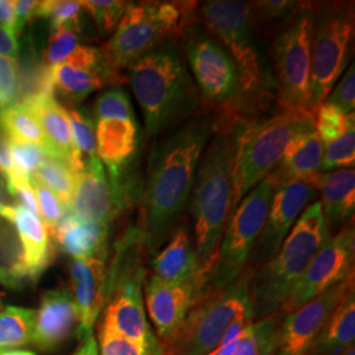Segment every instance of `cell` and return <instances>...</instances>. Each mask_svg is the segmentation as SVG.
I'll use <instances>...</instances> for the list:
<instances>
[{
	"label": "cell",
	"mask_w": 355,
	"mask_h": 355,
	"mask_svg": "<svg viewBox=\"0 0 355 355\" xmlns=\"http://www.w3.org/2000/svg\"><path fill=\"white\" fill-rule=\"evenodd\" d=\"M217 114L199 112L154 144L142 200L144 249L155 254L175 230L190 200L204 149L215 133Z\"/></svg>",
	"instance_id": "cell-1"
},
{
	"label": "cell",
	"mask_w": 355,
	"mask_h": 355,
	"mask_svg": "<svg viewBox=\"0 0 355 355\" xmlns=\"http://www.w3.org/2000/svg\"><path fill=\"white\" fill-rule=\"evenodd\" d=\"M236 120L217 114V127L202 154L187 204L195 224L193 245L202 293L217 261L233 207Z\"/></svg>",
	"instance_id": "cell-2"
},
{
	"label": "cell",
	"mask_w": 355,
	"mask_h": 355,
	"mask_svg": "<svg viewBox=\"0 0 355 355\" xmlns=\"http://www.w3.org/2000/svg\"><path fill=\"white\" fill-rule=\"evenodd\" d=\"M129 83L149 135L173 129L199 114L203 99L175 41H167L132 64Z\"/></svg>",
	"instance_id": "cell-3"
},
{
	"label": "cell",
	"mask_w": 355,
	"mask_h": 355,
	"mask_svg": "<svg viewBox=\"0 0 355 355\" xmlns=\"http://www.w3.org/2000/svg\"><path fill=\"white\" fill-rule=\"evenodd\" d=\"M328 239L329 227L321 204L315 202L299 216L277 254L250 277L249 290L257 321L282 311L292 288Z\"/></svg>",
	"instance_id": "cell-4"
},
{
	"label": "cell",
	"mask_w": 355,
	"mask_h": 355,
	"mask_svg": "<svg viewBox=\"0 0 355 355\" xmlns=\"http://www.w3.org/2000/svg\"><path fill=\"white\" fill-rule=\"evenodd\" d=\"M279 110L262 119L239 117L234 123L232 212L259 182L278 167L292 139L305 129L315 127V114L309 111Z\"/></svg>",
	"instance_id": "cell-5"
},
{
	"label": "cell",
	"mask_w": 355,
	"mask_h": 355,
	"mask_svg": "<svg viewBox=\"0 0 355 355\" xmlns=\"http://www.w3.org/2000/svg\"><path fill=\"white\" fill-rule=\"evenodd\" d=\"M196 10L198 3L192 1L132 3L101 51L105 62L116 74L129 69L167 41L182 37Z\"/></svg>",
	"instance_id": "cell-6"
},
{
	"label": "cell",
	"mask_w": 355,
	"mask_h": 355,
	"mask_svg": "<svg viewBox=\"0 0 355 355\" xmlns=\"http://www.w3.org/2000/svg\"><path fill=\"white\" fill-rule=\"evenodd\" d=\"M196 16H200L208 33L227 49L239 69L242 91V112L263 104L268 98L267 79L254 40L252 3L239 0H211L198 3Z\"/></svg>",
	"instance_id": "cell-7"
},
{
	"label": "cell",
	"mask_w": 355,
	"mask_h": 355,
	"mask_svg": "<svg viewBox=\"0 0 355 355\" xmlns=\"http://www.w3.org/2000/svg\"><path fill=\"white\" fill-rule=\"evenodd\" d=\"M250 275L224 288L205 292L193 304L177 336L164 345V355H207L215 350L229 325L240 318L254 320Z\"/></svg>",
	"instance_id": "cell-8"
},
{
	"label": "cell",
	"mask_w": 355,
	"mask_h": 355,
	"mask_svg": "<svg viewBox=\"0 0 355 355\" xmlns=\"http://www.w3.org/2000/svg\"><path fill=\"white\" fill-rule=\"evenodd\" d=\"M278 180L279 174L274 170L233 209L218 248L217 261L203 293L224 288L241 277L265 225Z\"/></svg>",
	"instance_id": "cell-9"
},
{
	"label": "cell",
	"mask_w": 355,
	"mask_h": 355,
	"mask_svg": "<svg viewBox=\"0 0 355 355\" xmlns=\"http://www.w3.org/2000/svg\"><path fill=\"white\" fill-rule=\"evenodd\" d=\"M354 36L353 4L329 3L313 11L309 110L316 112L347 69Z\"/></svg>",
	"instance_id": "cell-10"
},
{
	"label": "cell",
	"mask_w": 355,
	"mask_h": 355,
	"mask_svg": "<svg viewBox=\"0 0 355 355\" xmlns=\"http://www.w3.org/2000/svg\"><path fill=\"white\" fill-rule=\"evenodd\" d=\"M315 7L304 4L287 20L271 46L277 103L283 110L309 111L311 48ZM313 114V112H312Z\"/></svg>",
	"instance_id": "cell-11"
},
{
	"label": "cell",
	"mask_w": 355,
	"mask_h": 355,
	"mask_svg": "<svg viewBox=\"0 0 355 355\" xmlns=\"http://www.w3.org/2000/svg\"><path fill=\"white\" fill-rule=\"evenodd\" d=\"M184 55L202 99L220 116L240 117L241 80L239 69L227 49L200 28L190 26L184 33Z\"/></svg>",
	"instance_id": "cell-12"
},
{
	"label": "cell",
	"mask_w": 355,
	"mask_h": 355,
	"mask_svg": "<svg viewBox=\"0 0 355 355\" xmlns=\"http://www.w3.org/2000/svg\"><path fill=\"white\" fill-rule=\"evenodd\" d=\"M352 290L354 275L288 312L275 328L270 355H309L331 313Z\"/></svg>",
	"instance_id": "cell-13"
},
{
	"label": "cell",
	"mask_w": 355,
	"mask_h": 355,
	"mask_svg": "<svg viewBox=\"0 0 355 355\" xmlns=\"http://www.w3.org/2000/svg\"><path fill=\"white\" fill-rule=\"evenodd\" d=\"M354 227H343L320 248L295 287L282 311L288 313L354 275Z\"/></svg>",
	"instance_id": "cell-14"
},
{
	"label": "cell",
	"mask_w": 355,
	"mask_h": 355,
	"mask_svg": "<svg viewBox=\"0 0 355 355\" xmlns=\"http://www.w3.org/2000/svg\"><path fill=\"white\" fill-rule=\"evenodd\" d=\"M316 193L318 189L312 183L279 175L265 225L252 252L253 271L267 263L277 254L297 221V217L315 199Z\"/></svg>",
	"instance_id": "cell-15"
},
{
	"label": "cell",
	"mask_w": 355,
	"mask_h": 355,
	"mask_svg": "<svg viewBox=\"0 0 355 355\" xmlns=\"http://www.w3.org/2000/svg\"><path fill=\"white\" fill-rule=\"evenodd\" d=\"M127 203L120 173L107 174L102 161L92 157L76 173L69 211L82 220L108 225Z\"/></svg>",
	"instance_id": "cell-16"
},
{
	"label": "cell",
	"mask_w": 355,
	"mask_h": 355,
	"mask_svg": "<svg viewBox=\"0 0 355 355\" xmlns=\"http://www.w3.org/2000/svg\"><path fill=\"white\" fill-rule=\"evenodd\" d=\"M144 282L145 270L140 268L114 284L108 293L111 300L104 312L103 327L164 355L162 345L157 343L146 320L142 300Z\"/></svg>",
	"instance_id": "cell-17"
},
{
	"label": "cell",
	"mask_w": 355,
	"mask_h": 355,
	"mask_svg": "<svg viewBox=\"0 0 355 355\" xmlns=\"http://www.w3.org/2000/svg\"><path fill=\"white\" fill-rule=\"evenodd\" d=\"M200 295L202 287L195 279L174 283L152 275L145 282L148 312L165 345L177 336Z\"/></svg>",
	"instance_id": "cell-18"
},
{
	"label": "cell",
	"mask_w": 355,
	"mask_h": 355,
	"mask_svg": "<svg viewBox=\"0 0 355 355\" xmlns=\"http://www.w3.org/2000/svg\"><path fill=\"white\" fill-rule=\"evenodd\" d=\"M54 89L70 102L85 101L105 83L120 80L105 62L102 51L91 46H78L62 64L51 67Z\"/></svg>",
	"instance_id": "cell-19"
},
{
	"label": "cell",
	"mask_w": 355,
	"mask_h": 355,
	"mask_svg": "<svg viewBox=\"0 0 355 355\" xmlns=\"http://www.w3.org/2000/svg\"><path fill=\"white\" fill-rule=\"evenodd\" d=\"M0 216L12 224L21 241L23 253L13 266V274L20 279L24 277L37 279L49 266L53 257L51 236L44 223L19 204H4L0 208Z\"/></svg>",
	"instance_id": "cell-20"
},
{
	"label": "cell",
	"mask_w": 355,
	"mask_h": 355,
	"mask_svg": "<svg viewBox=\"0 0 355 355\" xmlns=\"http://www.w3.org/2000/svg\"><path fill=\"white\" fill-rule=\"evenodd\" d=\"M71 293L78 316V333L85 337L94 325L107 299V272L104 257L74 259L70 263Z\"/></svg>",
	"instance_id": "cell-21"
},
{
	"label": "cell",
	"mask_w": 355,
	"mask_h": 355,
	"mask_svg": "<svg viewBox=\"0 0 355 355\" xmlns=\"http://www.w3.org/2000/svg\"><path fill=\"white\" fill-rule=\"evenodd\" d=\"M73 293L66 288L46 291L36 311L32 341L40 350H51L71 334L78 325Z\"/></svg>",
	"instance_id": "cell-22"
},
{
	"label": "cell",
	"mask_w": 355,
	"mask_h": 355,
	"mask_svg": "<svg viewBox=\"0 0 355 355\" xmlns=\"http://www.w3.org/2000/svg\"><path fill=\"white\" fill-rule=\"evenodd\" d=\"M33 114L48 144L49 155L61 158L74 167L76 173L82 170L83 161L78 155L73 140V130L67 111L54 96H37L19 103Z\"/></svg>",
	"instance_id": "cell-23"
},
{
	"label": "cell",
	"mask_w": 355,
	"mask_h": 355,
	"mask_svg": "<svg viewBox=\"0 0 355 355\" xmlns=\"http://www.w3.org/2000/svg\"><path fill=\"white\" fill-rule=\"evenodd\" d=\"M152 268L153 275L166 282L198 280V259L189 229L178 225L164 249L155 253Z\"/></svg>",
	"instance_id": "cell-24"
},
{
	"label": "cell",
	"mask_w": 355,
	"mask_h": 355,
	"mask_svg": "<svg viewBox=\"0 0 355 355\" xmlns=\"http://www.w3.org/2000/svg\"><path fill=\"white\" fill-rule=\"evenodd\" d=\"M322 158L324 142L316 128H308L292 139L275 170L280 177L300 179L316 186L322 174Z\"/></svg>",
	"instance_id": "cell-25"
},
{
	"label": "cell",
	"mask_w": 355,
	"mask_h": 355,
	"mask_svg": "<svg viewBox=\"0 0 355 355\" xmlns=\"http://www.w3.org/2000/svg\"><path fill=\"white\" fill-rule=\"evenodd\" d=\"M316 189L321 196V208L328 227H336L353 218L355 209V171L338 168L322 173Z\"/></svg>",
	"instance_id": "cell-26"
},
{
	"label": "cell",
	"mask_w": 355,
	"mask_h": 355,
	"mask_svg": "<svg viewBox=\"0 0 355 355\" xmlns=\"http://www.w3.org/2000/svg\"><path fill=\"white\" fill-rule=\"evenodd\" d=\"M108 225L82 221L67 211L54 232V239L74 259L104 257Z\"/></svg>",
	"instance_id": "cell-27"
},
{
	"label": "cell",
	"mask_w": 355,
	"mask_h": 355,
	"mask_svg": "<svg viewBox=\"0 0 355 355\" xmlns=\"http://www.w3.org/2000/svg\"><path fill=\"white\" fill-rule=\"evenodd\" d=\"M96 155L108 171H120L137 149V121L99 120L96 130Z\"/></svg>",
	"instance_id": "cell-28"
},
{
	"label": "cell",
	"mask_w": 355,
	"mask_h": 355,
	"mask_svg": "<svg viewBox=\"0 0 355 355\" xmlns=\"http://www.w3.org/2000/svg\"><path fill=\"white\" fill-rule=\"evenodd\" d=\"M355 292H349L334 309L309 355H343L354 347Z\"/></svg>",
	"instance_id": "cell-29"
},
{
	"label": "cell",
	"mask_w": 355,
	"mask_h": 355,
	"mask_svg": "<svg viewBox=\"0 0 355 355\" xmlns=\"http://www.w3.org/2000/svg\"><path fill=\"white\" fill-rule=\"evenodd\" d=\"M36 311L20 306L0 309V353L32 341Z\"/></svg>",
	"instance_id": "cell-30"
},
{
	"label": "cell",
	"mask_w": 355,
	"mask_h": 355,
	"mask_svg": "<svg viewBox=\"0 0 355 355\" xmlns=\"http://www.w3.org/2000/svg\"><path fill=\"white\" fill-rule=\"evenodd\" d=\"M0 129L7 139L35 144L49 153L37 120L19 103L0 111Z\"/></svg>",
	"instance_id": "cell-31"
},
{
	"label": "cell",
	"mask_w": 355,
	"mask_h": 355,
	"mask_svg": "<svg viewBox=\"0 0 355 355\" xmlns=\"http://www.w3.org/2000/svg\"><path fill=\"white\" fill-rule=\"evenodd\" d=\"M33 178L49 189L69 211L76 178L73 166L61 158L48 155L33 174Z\"/></svg>",
	"instance_id": "cell-32"
},
{
	"label": "cell",
	"mask_w": 355,
	"mask_h": 355,
	"mask_svg": "<svg viewBox=\"0 0 355 355\" xmlns=\"http://www.w3.org/2000/svg\"><path fill=\"white\" fill-rule=\"evenodd\" d=\"M277 321L278 315H272L252 322L243 331L234 355H270Z\"/></svg>",
	"instance_id": "cell-33"
},
{
	"label": "cell",
	"mask_w": 355,
	"mask_h": 355,
	"mask_svg": "<svg viewBox=\"0 0 355 355\" xmlns=\"http://www.w3.org/2000/svg\"><path fill=\"white\" fill-rule=\"evenodd\" d=\"M355 127L354 114H343L329 103H322L315 112V128L324 144L336 140L349 128Z\"/></svg>",
	"instance_id": "cell-34"
},
{
	"label": "cell",
	"mask_w": 355,
	"mask_h": 355,
	"mask_svg": "<svg viewBox=\"0 0 355 355\" xmlns=\"http://www.w3.org/2000/svg\"><path fill=\"white\" fill-rule=\"evenodd\" d=\"M355 162V127L349 128L336 140L324 144L322 173L352 168Z\"/></svg>",
	"instance_id": "cell-35"
},
{
	"label": "cell",
	"mask_w": 355,
	"mask_h": 355,
	"mask_svg": "<svg viewBox=\"0 0 355 355\" xmlns=\"http://www.w3.org/2000/svg\"><path fill=\"white\" fill-rule=\"evenodd\" d=\"M80 26H64L51 31L46 49L42 54L44 64L49 67L62 64L67 57L79 46Z\"/></svg>",
	"instance_id": "cell-36"
},
{
	"label": "cell",
	"mask_w": 355,
	"mask_h": 355,
	"mask_svg": "<svg viewBox=\"0 0 355 355\" xmlns=\"http://www.w3.org/2000/svg\"><path fill=\"white\" fill-rule=\"evenodd\" d=\"M82 10L89 13L101 32H110L120 23L132 1L121 0H85L79 1Z\"/></svg>",
	"instance_id": "cell-37"
},
{
	"label": "cell",
	"mask_w": 355,
	"mask_h": 355,
	"mask_svg": "<svg viewBox=\"0 0 355 355\" xmlns=\"http://www.w3.org/2000/svg\"><path fill=\"white\" fill-rule=\"evenodd\" d=\"M95 116L99 120L137 121L127 92L112 89L103 92L95 103Z\"/></svg>",
	"instance_id": "cell-38"
},
{
	"label": "cell",
	"mask_w": 355,
	"mask_h": 355,
	"mask_svg": "<svg viewBox=\"0 0 355 355\" xmlns=\"http://www.w3.org/2000/svg\"><path fill=\"white\" fill-rule=\"evenodd\" d=\"M29 183L33 189L36 200H37L40 218L44 223L49 236L53 237L55 229L58 227L60 221L62 220L64 214L67 212V209L49 189H46L44 184H41L35 178L31 177Z\"/></svg>",
	"instance_id": "cell-39"
},
{
	"label": "cell",
	"mask_w": 355,
	"mask_h": 355,
	"mask_svg": "<svg viewBox=\"0 0 355 355\" xmlns=\"http://www.w3.org/2000/svg\"><path fill=\"white\" fill-rule=\"evenodd\" d=\"M7 144L11 154L13 167L16 173L23 177H33L36 170L42 165V162L49 155L46 149L35 144L11 140V139H7Z\"/></svg>",
	"instance_id": "cell-40"
},
{
	"label": "cell",
	"mask_w": 355,
	"mask_h": 355,
	"mask_svg": "<svg viewBox=\"0 0 355 355\" xmlns=\"http://www.w3.org/2000/svg\"><path fill=\"white\" fill-rule=\"evenodd\" d=\"M67 114L71 124L76 153L85 164V161L96 157V136L94 121L89 116L76 110L67 111Z\"/></svg>",
	"instance_id": "cell-41"
},
{
	"label": "cell",
	"mask_w": 355,
	"mask_h": 355,
	"mask_svg": "<svg viewBox=\"0 0 355 355\" xmlns=\"http://www.w3.org/2000/svg\"><path fill=\"white\" fill-rule=\"evenodd\" d=\"M82 6L74 0H44L38 6V17L51 20V29L64 26H80Z\"/></svg>",
	"instance_id": "cell-42"
},
{
	"label": "cell",
	"mask_w": 355,
	"mask_h": 355,
	"mask_svg": "<svg viewBox=\"0 0 355 355\" xmlns=\"http://www.w3.org/2000/svg\"><path fill=\"white\" fill-rule=\"evenodd\" d=\"M99 340L101 343L98 346H101V355H162V353L146 349L103 325Z\"/></svg>",
	"instance_id": "cell-43"
},
{
	"label": "cell",
	"mask_w": 355,
	"mask_h": 355,
	"mask_svg": "<svg viewBox=\"0 0 355 355\" xmlns=\"http://www.w3.org/2000/svg\"><path fill=\"white\" fill-rule=\"evenodd\" d=\"M19 99V64L16 60L0 57V111Z\"/></svg>",
	"instance_id": "cell-44"
},
{
	"label": "cell",
	"mask_w": 355,
	"mask_h": 355,
	"mask_svg": "<svg viewBox=\"0 0 355 355\" xmlns=\"http://www.w3.org/2000/svg\"><path fill=\"white\" fill-rule=\"evenodd\" d=\"M327 103L337 107L343 114H354L355 107V70L354 64L346 69L336 87L330 91ZM324 102V103H325Z\"/></svg>",
	"instance_id": "cell-45"
},
{
	"label": "cell",
	"mask_w": 355,
	"mask_h": 355,
	"mask_svg": "<svg viewBox=\"0 0 355 355\" xmlns=\"http://www.w3.org/2000/svg\"><path fill=\"white\" fill-rule=\"evenodd\" d=\"M300 3L297 1H286V0H266L252 3L254 16L262 21H280L288 20L293 13L297 11Z\"/></svg>",
	"instance_id": "cell-46"
},
{
	"label": "cell",
	"mask_w": 355,
	"mask_h": 355,
	"mask_svg": "<svg viewBox=\"0 0 355 355\" xmlns=\"http://www.w3.org/2000/svg\"><path fill=\"white\" fill-rule=\"evenodd\" d=\"M0 28L12 33L15 37L21 33L24 26L16 15L15 0H0Z\"/></svg>",
	"instance_id": "cell-47"
},
{
	"label": "cell",
	"mask_w": 355,
	"mask_h": 355,
	"mask_svg": "<svg viewBox=\"0 0 355 355\" xmlns=\"http://www.w3.org/2000/svg\"><path fill=\"white\" fill-rule=\"evenodd\" d=\"M0 175L4 178L6 183L11 182L16 175H20L16 173L13 167L11 154L7 144V137L0 133Z\"/></svg>",
	"instance_id": "cell-48"
},
{
	"label": "cell",
	"mask_w": 355,
	"mask_h": 355,
	"mask_svg": "<svg viewBox=\"0 0 355 355\" xmlns=\"http://www.w3.org/2000/svg\"><path fill=\"white\" fill-rule=\"evenodd\" d=\"M38 6L40 1L36 0H15V10L21 24L26 26L28 23H32L38 17Z\"/></svg>",
	"instance_id": "cell-49"
},
{
	"label": "cell",
	"mask_w": 355,
	"mask_h": 355,
	"mask_svg": "<svg viewBox=\"0 0 355 355\" xmlns=\"http://www.w3.org/2000/svg\"><path fill=\"white\" fill-rule=\"evenodd\" d=\"M0 57H8L17 60L19 57V42L12 33L0 28Z\"/></svg>",
	"instance_id": "cell-50"
},
{
	"label": "cell",
	"mask_w": 355,
	"mask_h": 355,
	"mask_svg": "<svg viewBox=\"0 0 355 355\" xmlns=\"http://www.w3.org/2000/svg\"><path fill=\"white\" fill-rule=\"evenodd\" d=\"M73 355H99V346L92 333L82 337V343Z\"/></svg>",
	"instance_id": "cell-51"
},
{
	"label": "cell",
	"mask_w": 355,
	"mask_h": 355,
	"mask_svg": "<svg viewBox=\"0 0 355 355\" xmlns=\"http://www.w3.org/2000/svg\"><path fill=\"white\" fill-rule=\"evenodd\" d=\"M20 278H17L12 272V270H8L6 267L0 266V283L10 288L20 287Z\"/></svg>",
	"instance_id": "cell-52"
},
{
	"label": "cell",
	"mask_w": 355,
	"mask_h": 355,
	"mask_svg": "<svg viewBox=\"0 0 355 355\" xmlns=\"http://www.w3.org/2000/svg\"><path fill=\"white\" fill-rule=\"evenodd\" d=\"M239 341L240 340H236V341L227 343V345H218L215 350H212L211 353H208L207 355H234L236 349L239 346Z\"/></svg>",
	"instance_id": "cell-53"
},
{
	"label": "cell",
	"mask_w": 355,
	"mask_h": 355,
	"mask_svg": "<svg viewBox=\"0 0 355 355\" xmlns=\"http://www.w3.org/2000/svg\"><path fill=\"white\" fill-rule=\"evenodd\" d=\"M0 355H36L35 353H32V352H28V350H16V349H12V350H6V352H1Z\"/></svg>",
	"instance_id": "cell-54"
},
{
	"label": "cell",
	"mask_w": 355,
	"mask_h": 355,
	"mask_svg": "<svg viewBox=\"0 0 355 355\" xmlns=\"http://www.w3.org/2000/svg\"><path fill=\"white\" fill-rule=\"evenodd\" d=\"M4 205V195H3V186L0 183V208Z\"/></svg>",
	"instance_id": "cell-55"
},
{
	"label": "cell",
	"mask_w": 355,
	"mask_h": 355,
	"mask_svg": "<svg viewBox=\"0 0 355 355\" xmlns=\"http://www.w3.org/2000/svg\"><path fill=\"white\" fill-rule=\"evenodd\" d=\"M343 355H355L354 347H353V349H350L347 353H345Z\"/></svg>",
	"instance_id": "cell-56"
},
{
	"label": "cell",
	"mask_w": 355,
	"mask_h": 355,
	"mask_svg": "<svg viewBox=\"0 0 355 355\" xmlns=\"http://www.w3.org/2000/svg\"><path fill=\"white\" fill-rule=\"evenodd\" d=\"M0 309H3V304H1V302H0Z\"/></svg>",
	"instance_id": "cell-57"
}]
</instances>
